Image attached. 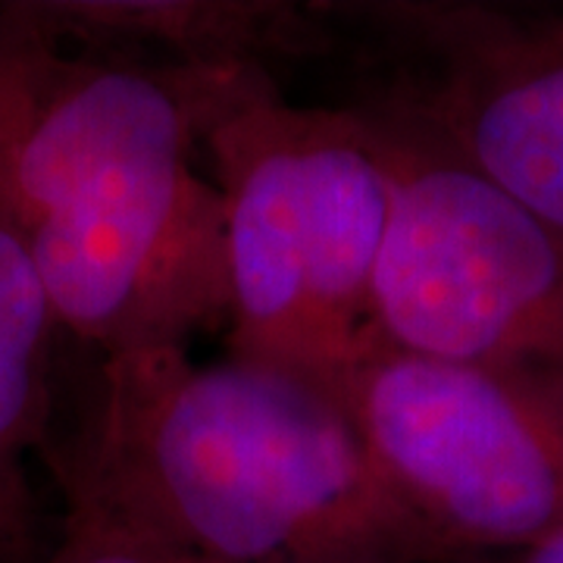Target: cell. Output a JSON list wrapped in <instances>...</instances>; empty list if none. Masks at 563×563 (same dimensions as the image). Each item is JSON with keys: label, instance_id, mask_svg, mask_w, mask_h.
Listing matches in <instances>:
<instances>
[{"label": "cell", "instance_id": "2", "mask_svg": "<svg viewBox=\"0 0 563 563\" xmlns=\"http://www.w3.org/2000/svg\"><path fill=\"white\" fill-rule=\"evenodd\" d=\"M44 457L66 514L157 563H432L342 395L269 363L101 357L81 432Z\"/></svg>", "mask_w": 563, "mask_h": 563}, {"label": "cell", "instance_id": "5", "mask_svg": "<svg viewBox=\"0 0 563 563\" xmlns=\"http://www.w3.org/2000/svg\"><path fill=\"white\" fill-rule=\"evenodd\" d=\"M391 173L373 335L563 383V242L398 103L366 110Z\"/></svg>", "mask_w": 563, "mask_h": 563}, {"label": "cell", "instance_id": "11", "mask_svg": "<svg viewBox=\"0 0 563 563\" xmlns=\"http://www.w3.org/2000/svg\"><path fill=\"white\" fill-rule=\"evenodd\" d=\"M3 554H7V544L0 542V558H3Z\"/></svg>", "mask_w": 563, "mask_h": 563}, {"label": "cell", "instance_id": "9", "mask_svg": "<svg viewBox=\"0 0 563 563\" xmlns=\"http://www.w3.org/2000/svg\"><path fill=\"white\" fill-rule=\"evenodd\" d=\"M38 563H157L147 554L135 551L132 544L117 539L101 526L88 523L81 517L66 514L63 517L60 542L51 548Z\"/></svg>", "mask_w": 563, "mask_h": 563}, {"label": "cell", "instance_id": "7", "mask_svg": "<svg viewBox=\"0 0 563 563\" xmlns=\"http://www.w3.org/2000/svg\"><path fill=\"white\" fill-rule=\"evenodd\" d=\"M57 38L157 66H257L332 44L320 7L282 0H20Z\"/></svg>", "mask_w": 563, "mask_h": 563}, {"label": "cell", "instance_id": "10", "mask_svg": "<svg viewBox=\"0 0 563 563\" xmlns=\"http://www.w3.org/2000/svg\"><path fill=\"white\" fill-rule=\"evenodd\" d=\"M507 563H563V523L548 539L536 544V548H529L526 554Z\"/></svg>", "mask_w": 563, "mask_h": 563}, {"label": "cell", "instance_id": "1", "mask_svg": "<svg viewBox=\"0 0 563 563\" xmlns=\"http://www.w3.org/2000/svg\"><path fill=\"white\" fill-rule=\"evenodd\" d=\"M244 69L125 60L0 3V220L63 335L113 357L229 317L220 191L195 147Z\"/></svg>", "mask_w": 563, "mask_h": 563}, {"label": "cell", "instance_id": "4", "mask_svg": "<svg viewBox=\"0 0 563 563\" xmlns=\"http://www.w3.org/2000/svg\"><path fill=\"white\" fill-rule=\"evenodd\" d=\"M342 401L432 563L514 561L563 523V383L369 332Z\"/></svg>", "mask_w": 563, "mask_h": 563}, {"label": "cell", "instance_id": "8", "mask_svg": "<svg viewBox=\"0 0 563 563\" xmlns=\"http://www.w3.org/2000/svg\"><path fill=\"white\" fill-rule=\"evenodd\" d=\"M60 335L35 263L0 220V542L7 551L32 517L29 461L51 448Z\"/></svg>", "mask_w": 563, "mask_h": 563}, {"label": "cell", "instance_id": "3", "mask_svg": "<svg viewBox=\"0 0 563 563\" xmlns=\"http://www.w3.org/2000/svg\"><path fill=\"white\" fill-rule=\"evenodd\" d=\"M201 147L222 203L229 354L342 395L373 332L391 173L366 110L288 103L244 69Z\"/></svg>", "mask_w": 563, "mask_h": 563}, {"label": "cell", "instance_id": "6", "mask_svg": "<svg viewBox=\"0 0 563 563\" xmlns=\"http://www.w3.org/2000/svg\"><path fill=\"white\" fill-rule=\"evenodd\" d=\"M426 63L391 103L563 242V13L476 3L332 7Z\"/></svg>", "mask_w": 563, "mask_h": 563}]
</instances>
